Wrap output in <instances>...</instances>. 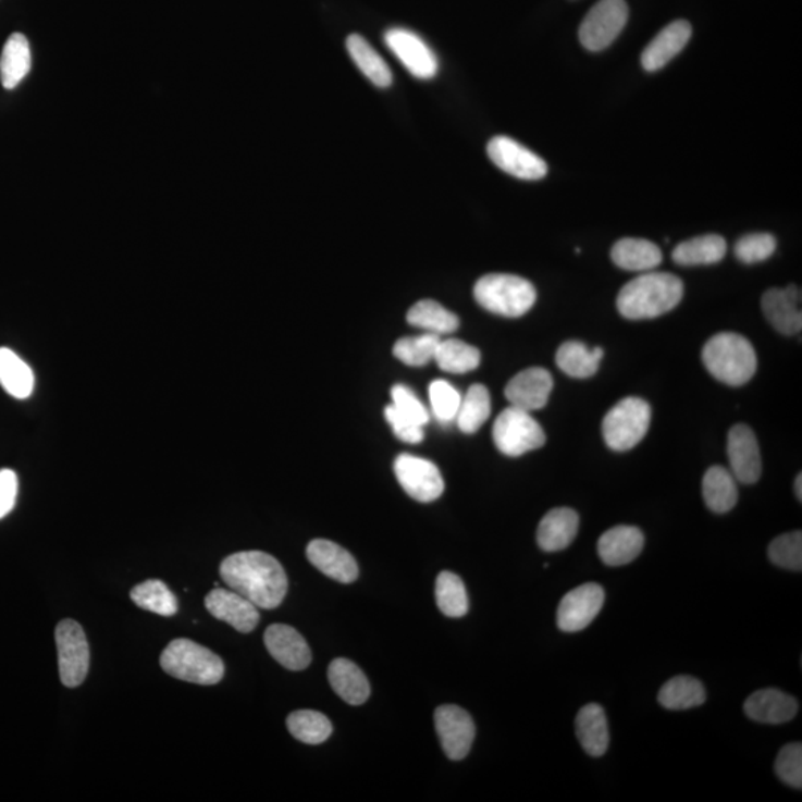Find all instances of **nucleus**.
I'll use <instances>...</instances> for the list:
<instances>
[{
    "label": "nucleus",
    "mask_w": 802,
    "mask_h": 802,
    "mask_svg": "<svg viewBox=\"0 0 802 802\" xmlns=\"http://www.w3.org/2000/svg\"><path fill=\"white\" fill-rule=\"evenodd\" d=\"M268 653L288 670H304L311 665V650L303 634L291 626L272 625L264 632Z\"/></svg>",
    "instance_id": "obj_18"
},
{
    "label": "nucleus",
    "mask_w": 802,
    "mask_h": 802,
    "mask_svg": "<svg viewBox=\"0 0 802 802\" xmlns=\"http://www.w3.org/2000/svg\"><path fill=\"white\" fill-rule=\"evenodd\" d=\"M702 360L715 380L730 386L748 384L758 368L751 342L732 332L711 337L704 345Z\"/></svg>",
    "instance_id": "obj_3"
},
{
    "label": "nucleus",
    "mask_w": 802,
    "mask_h": 802,
    "mask_svg": "<svg viewBox=\"0 0 802 802\" xmlns=\"http://www.w3.org/2000/svg\"><path fill=\"white\" fill-rule=\"evenodd\" d=\"M728 459L732 476L744 484L758 482L763 473L758 440L744 423H737L728 433Z\"/></svg>",
    "instance_id": "obj_15"
},
{
    "label": "nucleus",
    "mask_w": 802,
    "mask_h": 802,
    "mask_svg": "<svg viewBox=\"0 0 802 802\" xmlns=\"http://www.w3.org/2000/svg\"><path fill=\"white\" fill-rule=\"evenodd\" d=\"M132 601L138 608L150 610L161 617L176 616L177 597L160 580H148L132 590Z\"/></svg>",
    "instance_id": "obj_37"
},
{
    "label": "nucleus",
    "mask_w": 802,
    "mask_h": 802,
    "mask_svg": "<svg viewBox=\"0 0 802 802\" xmlns=\"http://www.w3.org/2000/svg\"><path fill=\"white\" fill-rule=\"evenodd\" d=\"M605 592L600 584L588 583L566 593L557 608V626L564 632L584 630L601 613Z\"/></svg>",
    "instance_id": "obj_14"
},
{
    "label": "nucleus",
    "mask_w": 802,
    "mask_h": 802,
    "mask_svg": "<svg viewBox=\"0 0 802 802\" xmlns=\"http://www.w3.org/2000/svg\"><path fill=\"white\" fill-rule=\"evenodd\" d=\"M391 397H393V406L397 407L407 418L412 419V421L418 422L422 427L429 422L430 417L425 406L419 400L417 394L412 390L407 388L406 385H394L391 388Z\"/></svg>",
    "instance_id": "obj_46"
},
{
    "label": "nucleus",
    "mask_w": 802,
    "mask_h": 802,
    "mask_svg": "<svg viewBox=\"0 0 802 802\" xmlns=\"http://www.w3.org/2000/svg\"><path fill=\"white\" fill-rule=\"evenodd\" d=\"M474 299L480 307L496 316L519 319L536 303L531 281L511 274H488L474 286Z\"/></svg>",
    "instance_id": "obj_5"
},
{
    "label": "nucleus",
    "mask_w": 802,
    "mask_h": 802,
    "mask_svg": "<svg viewBox=\"0 0 802 802\" xmlns=\"http://www.w3.org/2000/svg\"><path fill=\"white\" fill-rule=\"evenodd\" d=\"M384 39L388 50L397 57L410 75L418 79H433L437 75V57L425 40L419 38L415 32L400 27L390 28Z\"/></svg>",
    "instance_id": "obj_12"
},
{
    "label": "nucleus",
    "mask_w": 802,
    "mask_h": 802,
    "mask_svg": "<svg viewBox=\"0 0 802 802\" xmlns=\"http://www.w3.org/2000/svg\"><path fill=\"white\" fill-rule=\"evenodd\" d=\"M604 354L601 347L589 349L583 342L568 341L557 349L556 363L568 377L585 380L597 372Z\"/></svg>",
    "instance_id": "obj_28"
},
{
    "label": "nucleus",
    "mask_w": 802,
    "mask_h": 802,
    "mask_svg": "<svg viewBox=\"0 0 802 802\" xmlns=\"http://www.w3.org/2000/svg\"><path fill=\"white\" fill-rule=\"evenodd\" d=\"M610 259L618 268L632 272H649L663 262L657 244L642 238H622L614 244Z\"/></svg>",
    "instance_id": "obj_26"
},
{
    "label": "nucleus",
    "mask_w": 802,
    "mask_h": 802,
    "mask_svg": "<svg viewBox=\"0 0 802 802\" xmlns=\"http://www.w3.org/2000/svg\"><path fill=\"white\" fill-rule=\"evenodd\" d=\"M769 560L780 568L801 571L802 569V533L793 531L777 536L768 547Z\"/></svg>",
    "instance_id": "obj_42"
},
{
    "label": "nucleus",
    "mask_w": 802,
    "mask_h": 802,
    "mask_svg": "<svg viewBox=\"0 0 802 802\" xmlns=\"http://www.w3.org/2000/svg\"><path fill=\"white\" fill-rule=\"evenodd\" d=\"M435 602L446 617L461 618L468 613V596L461 578L454 572H440L435 581Z\"/></svg>",
    "instance_id": "obj_39"
},
{
    "label": "nucleus",
    "mask_w": 802,
    "mask_h": 802,
    "mask_svg": "<svg viewBox=\"0 0 802 802\" xmlns=\"http://www.w3.org/2000/svg\"><path fill=\"white\" fill-rule=\"evenodd\" d=\"M645 544L641 529L616 527L606 531L597 543L602 562L608 566L630 564L641 555Z\"/></svg>",
    "instance_id": "obj_23"
},
{
    "label": "nucleus",
    "mask_w": 802,
    "mask_h": 802,
    "mask_svg": "<svg viewBox=\"0 0 802 802\" xmlns=\"http://www.w3.org/2000/svg\"><path fill=\"white\" fill-rule=\"evenodd\" d=\"M480 351L473 345L458 340L440 341L434 361L447 373H468L480 365Z\"/></svg>",
    "instance_id": "obj_38"
},
{
    "label": "nucleus",
    "mask_w": 802,
    "mask_h": 802,
    "mask_svg": "<svg viewBox=\"0 0 802 802\" xmlns=\"http://www.w3.org/2000/svg\"><path fill=\"white\" fill-rule=\"evenodd\" d=\"M461 394L447 381H434L430 385V402L433 414L440 422H451L458 414Z\"/></svg>",
    "instance_id": "obj_44"
},
{
    "label": "nucleus",
    "mask_w": 802,
    "mask_h": 802,
    "mask_svg": "<svg viewBox=\"0 0 802 802\" xmlns=\"http://www.w3.org/2000/svg\"><path fill=\"white\" fill-rule=\"evenodd\" d=\"M206 608L211 616L225 621L239 633L254 632L259 625V608L234 590L215 588L206 596Z\"/></svg>",
    "instance_id": "obj_16"
},
{
    "label": "nucleus",
    "mask_w": 802,
    "mask_h": 802,
    "mask_svg": "<svg viewBox=\"0 0 802 802\" xmlns=\"http://www.w3.org/2000/svg\"><path fill=\"white\" fill-rule=\"evenodd\" d=\"M706 700L703 683L693 676H676L659 690L658 702L669 711H687L702 706Z\"/></svg>",
    "instance_id": "obj_34"
},
{
    "label": "nucleus",
    "mask_w": 802,
    "mask_h": 802,
    "mask_svg": "<svg viewBox=\"0 0 802 802\" xmlns=\"http://www.w3.org/2000/svg\"><path fill=\"white\" fill-rule=\"evenodd\" d=\"M776 773L785 784L792 788H802V747L791 743L781 749L776 760Z\"/></svg>",
    "instance_id": "obj_45"
},
{
    "label": "nucleus",
    "mask_w": 802,
    "mask_h": 802,
    "mask_svg": "<svg viewBox=\"0 0 802 802\" xmlns=\"http://www.w3.org/2000/svg\"><path fill=\"white\" fill-rule=\"evenodd\" d=\"M776 238L772 234H748L736 243L735 255L740 262L747 264L764 262L775 255Z\"/></svg>",
    "instance_id": "obj_43"
},
{
    "label": "nucleus",
    "mask_w": 802,
    "mask_h": 802,
    "mask_svg": "<svg viewBox=\"0 0 802 802\" xmlns=\"http://www.w3.org/2000/svg\"><path fill=\"white\" fill-rule=\"evenodd\" d=\"M328 676L330 686L344 702L353 706H360L368 702L370 683L356 663L347 658L333 659L330 663Z\"/></svg>",
    "instance_id": "obj_25"
},
{
    "label": "nucleus",
    "mask_w": 802,
    "mask_h": 802,
    "mask_svg": "<svg viewBox=\"0 0 802 802\" xmlns=\"http://www.w3.org/2000/svg\"><path fill=\"white\" fill-rule=\"evenodd\" d=\"M407 323L439 336L454 333L459 328L458 316L430 299L421 300L409 309Z\"/></svg>",
    "instance_id": "obj_35"
},
{
    "label": "nucleus",
    "mask_w": 802,
    "mask_h": 802,
    "mask_svg": "<svg viewBox=\"0 0 802 802\" xmlns=\"http://www.w3.org/2000/svg\"><path fill=\"white\" fill-rule=\"evenodd\" d=\"M18 495V478L12 470H0V519L10 515Z\"/></svg>",
    "instance_id": "obj_48"
},
{
    "label": "nucleus",
    "mask_w": 802,
    "mask_h": 802,
    "mask_svg": "<svg viewBox=\"0 0 802 802\" xmlns=\"http://www.w3.org/2000/svg\"><path fill=\"white\" fill-rule=\"evenodd\" d=\"M801 300L792 297L788 288H769L764 293L761 307L769 324L781 335H797L802 328Z\"/></svg>",
    "instance_id": "obj_24"
},
{
    "label": "nucleus",
    "mask_w": 802,
    "mask_h": 802,
    "mask_svg": "<svg viewBox=\"0 0 802 802\" xmlns=\"http://www.w3.org/2000/svg\"><path fill=\"white\" fill-rule=\"evenodd\" d=\"M30 45L26 36L14 34L8 38L0 57V83L3 88L14 89L30 72Z\"/></svg>",
    "instance_id": "obj_31"
},
{
    "label": "nucleus",
    "mask_w": 802,
    "mask_h": 802,
    "mask_svg": "<svg viewBox=\"0 0 802 802\" xmlns=\"http://www.w3.org/2000/svg\"><path fill=\"white\" fill-rule=\"evenodd\" d=\"M490 415V391L482 384H474L468 388L466 396L461 398V405H459L455 419L462 433L474 434L476 431L482 429Z\"/></svg>",
    "instance_id": "obj_36"
},
{
    "label": "nucleus",
    "mask_w": 802,
    "mask_h": 802,
    "mask_svg": "<svg viewBox=\"0 0 802 802\" xmlns=\"http://www.w3.org/2000/svg\"><path fill=\"white\" fill-rule=\"evenodd\" d=\"M691 36H693V27L686 20H676L670 23L642 51V67L646 72H657L666 67L687 47Z\"/></svg>",
    "instance_id": "obj_19"
},
{
    "label": "nucleus",
    "mask_w": 802,
    "mask_h": 802,
    "mask_svg": "<svg viewBox=\"0 0 802 802\" xmlns=\"http://www.w3.org/2000/svg\"><path fill=\"white\" fill-rule=\"evenodd\" d=\"M651 406L639 397L618 402L602 422L606 446L616 452L633 449L649 433Z\"/></svg>",
    "instance_id": "obj_6"
},
{
    "label": "nucleus",
    "mask_w": 802,
    "mask_h": 802,
    "mask_svg": "<svg viewBox=\"0 0 802 802\" xmlns=\"http://www.w3.org/2000/svg\"><path fill=\"white\" fill-rule=\"evenodd\" d=\"M55 642L61 682L67 688L79 687L89 670V645L83 626L69 618L60 621L55 629Z\"/></svg>",
    "instance_id": "obj_9"
},
{
    "label": "nucleus",
    "mask_w": 802,
    "mask_h": 802,
    "mask_svg": "<svg viewBox=\"0 0 802 802\" xmlns=\"http://www.w3.org/2000/svg\"><path fill=\"white\" fill-rule=\"evenodd\" d=\"M0 385L18 400H24L34 393V370L10 348H0Z\"/></svg>",
    "instance_id": "obj_33"
},
{
    "label": "nucleus",
    "mask_w": 802,
    "mask_h": 802,
    "mask_svg": "<svg viewBox=\"0 0 802 802\" xmlns=\"http://www.w3.org/2000/svg\"><path fill=\"white\" fill-rule=\"evenodd\" d=\"M703 498L710 510L718 515L731 511L739 499L735 476L724 467H711L703 478Z\"/></svg>",
    "instance_id": "obj_32"
},
{
    "label": "nucleus",
    "mask_w": 802,
    "mask_h": 802,
    "mask_svg": "<svg viewBox=\"0 0 802 802\" xmlns=\"http://www.w3.org/2000/svg\"><path fill=\"white\" fill-rule=\"evenodd\" d=\"M439 344V335L423 333V335L403 337V340L397 341L393 353L402 363L421 368V366L429 365L430 361L434 360Z\"/></svg>",
    "instance_id": "obj_41"
},
{
    "label": "nucleus",
    "mask_w": 802,
    "mask_h": 802,
    "mask_svg": "<svg viewBox=\"0 0 802 802\" xmlns=\"http://www.w3.org/2000/svg\"><path fill=\"white\" fill-rule=\"evenodd\" d=\"M220 577L234 590L262 609H275L283 604L288 589L286 571L268 553L239 552L227 556L220 565Z\"/></svg>",
    "instance_id": "obj_1"
},
{
    "label": "nucleus",
    "mask_w": 802,
    "mask_h": 802,
    "mask_svg": "<svg viewBox=\"0 0 802 802\" xmlns=\"http://www.w3.org/2000/svg\"><path fill=\"white\" fill-rule=\"evenodd\" d=\"M727 242L720 235L710 234L687 239L675 247L671 259L681 267L714 264L726 258Z\"/></svg>",
    "instance_id": "obj_29"
},
{
    "label": "nucleus",
    "mask_w": 802,
    "mask_h": 802,
    "mask_svg": "<svg viewBox=\"0 0 802 802\" xmlns=\"http://www.w3.org/2000/svg\"><path fill=\"white\" fill-rule=\"evenodd\" d=\"M308 560L337 583L349 584L358 578V565L351 553L329 540H313L307 547Z\"/></svg>",
    "instance_id": "obj_20"
},
{
    "label": "nucleus",
    "mask_w": 802,
    "mask_h": 802,
    "mask_svg": "<svg viewBox=\"0 0 802 802\" xmlns=\"http://www.w3.org/2000/svg\"><path fill=\"white\" fill-rule=\"evenodd\" d=\"M580 516L572 508H553L541 520L536 541L544 552H560L576 540Z\"/></svg>",
    "instance_id": "obj_22"
},
{
    "label": "nucleus",
    "mask_w": 802,
    "mask_h": 802,
    "mask_svg": "<svg viewBox=\"0 0 802 802\" xmlns=\"http://www.w3.org/2000/svg\"><path fill=\"white\" fill-rule=\"evenodd\" d=\"M394 473L406 494L419 503H431L445 491V482L437 466L429 459L409 454L397 456Z\"/></svg>",
    "instance_id": "obj_10"
},
{
    "label": "nucleus",
    "mask_w": 802,
    "mask_h": 802,
    "mask_svg": "<svg viewBox=\"0 0 802 802\" xmlns=\"http://www.w3.org/2000/svg\"><path fill=\"white\" fill-rule=\"evenodd\" d=\"M160 663L165 674L198 686H215L225 675L222 658L189 639L171 641L162 651Z\"/></svg>",
    "instance_id": "obj_4"
},
{
    "label": "nucleus",
    "mask_w": 802,
    "mask_h": 802,
    "mask_svg": "<svg viewBox=\"0 0 802 802\" xmlns=\"http://www.w3.org/2000/svg\"><path fill=\"white\" fill-rule=\"evenodd\" d=\"M488 155L504 173L522 181H541L547 176L548 166L543 158L533 153L515 138L495 136L488 144Z\"/></svg>",
    "instance_id": "obj_11"
},
{
    "label": "nucleus",
    "mask_w": 802,
    "mask_h": 802,
    "mask_svg": "<svg viewBox=\"0 0 802 802\" xmlns=\"http://www.w3.org/2000/svg\"><path fill=\"white\" fill-rule=\"evenodd\" d=\"M494 442L501 454L517 458L545 445L543 427L531 412L510 406L498 415L494 423Z\"/></svg>",
    "instance_id": "obj_7"
},
{
    "label": "nucleus",
    "mask_w": 802,
    "mask_h": 802,
    "mask_svg": "<svg viewBox=\"0 0 802 802\" xmlns=\"http://www.w3.org/2000/svg\"><path fill=\"white\" fill-rule=\"evenodd\" d=\"M683 283L669 272H645L629 281L617 296V309L627 320L665 316L681 304Z\"/></svg>",
    "instance_id": "obj_2"
},
{
    "label": "nucleus",
    "mask_w": 802,
    "mask_h": 802,
    "mask_svg": "<svg viewBox=\"0 0 802 802\" xmlns=\"http://www.w3.org/2000/svg\"><path fill=\"white\" fill-rule=\"evenodd\" d=\"M629 20L626 0H601L580 26V42L585 50H606L620 36Z\"/></svg>",
    "instance_id": "obj_8"
},
{
    "label": "nucleus",
    "mask_w": 802,
    "mask_h": 802,
    "mask_svg": "<svg viewBox=\"0 0 802 802\" xmlns=\"http://www.w3.org/2000/svg\"><path fill=\"white\" fill-rule=\"evenodd\" d=\"M795 494L798 499H802V476L798 474L795 480Z\"/></svg>",
    "instance_id": "obj_49"
},
{
    "label": "nucleus",
    "mask_w": 802,
    "mask_h": 802,
    "mask_svg": "<svg viewBox=\"0 0 802 802\" xmlns=\"http://www.w3.org/2000/svg\"><path fill=\"white\" fill-rule=\"evenodd\" d=\"M435 731L447 758L461 761L473 747L476 727L473 718L455 704L440 706L434 714Z\"/></svg>",
    "instance_id": "obj_13"
},
{
    "label": "nucleus",
    "mask_w": 802,
    "mask_h": 802,
    "mask_svg": "<svg viewBox=\"0 0 802 802\" xmlns=\"http://www.w3.org/2000/svg\"><path fill=\"white\" fill-rule=\"evenodd\" d=\"M744 712L749 718L763 724H785L795 718L798 702L791 695L781 693L775 688L753 693L744 703Z\"/></svg>",
    "instance_id": "obj_21"
},
{
    "label": "nucleus",
    "mask_w": 802,
    "mask_h": 802,
    "mask_svg": "<svg viewBox=\"0 0 802 802\" xmlns=\"http://www.w3.org/2000/svg\"><path fill=\"white\" fill-rule=\"evenodd\" d=\"M347 50L354 63L378 88H388L393 84V72L381 54L360 35H349Z\"/></svg>",
    "instance_id": "obj_30"
},
{
    "label": "nucleus",
    "mask_w": 802,
    "mask_h": 802,
    "mask_svg": "<svg viewBox=\"0 0 802 802\" xmlns=\"http://www.w3.org/2000/svg\"><path fill=\"white\" fill-rule=\"evenodd\" d=\"M287 728L299 742L320 744L332 736L333 727L328 716L316 711H296L288 715Z\"/></svg>",
    "instance_id": "obj_40"
},
{
    "label": "nucleus",
    "mask_w": 802,
    "mask_h": 802,
    "mask_svg": "<svg viewBox=\"0 0 802 802\" xmlns=\"http://www.w3.org/2000/svg\"><path fill=\"white\" fill-rule=\"evenodd\" d=\"M578 742L592 756H602L608 749L609 732L605 711L596 703H590L578 712Z\"/></svg>",
    "instance_id": "obj_27"
},
{
    "label": "nucleus",
    "mask_w": 802,
    "mask_h": 802,
    "mask_svg": "<svg viewBox=\"0 0 802 802\" xmlns=\"http://www.w3.org/2000/svg\"><path fill=\"white\" fill-rule=\"evenodd\" d=\"M385 418L398 439L406 443H419L423 439V427L407 418L393 405L385 407Z\"/></svg>",
    "instance_id": "obj_47"
},
{
    "label": "nucleus",
    "mask_w": 802,
    "mask_h": 802,
    "mask_svg": "<svg viewBox=\"0 0 802 802\" xmlns=\"http://www.w3.org/2000/svg\"><path fill=\"white\" fill-rule=\"evenodd\" d=\"M553 390V378L548 370L529 368L517 373L506 386V397L510 406L533 412L547 405Z\"/></svg>",
    "instance_id": "obj_17"
}]
</instances>
